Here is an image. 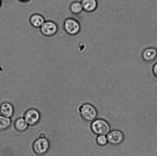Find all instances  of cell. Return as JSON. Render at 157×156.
<instances>
[{"label":"cell","instance_id":"obj_1","mask_svg":"<svg viewBox=\"0 0 157 156\" xmlns=\"http://www.w3.org/2000/svg\"><path fill=\"white\" fill-rule=\"evenodd\" d=\"M91 129L94 134L98 136L107 135L110 131V126L105 120L96 119L92 122Z\"/></svg>","mask_w":157,"mask_h":156},{"label":"cell","instance_id":"obj_2","mask_svg":"<svg viewBox=\"0 0 157 156\" xmlns=\"http://www.w3.org/2000/svg\"><path fill=\"white\" fill-rule=\"evenodd\" d=\"M80 115L85 121L92 122L96 120L98 115V111L94 106L90 103H85L79 109Z\"/></svg>","mask_w":157,"mask_h":156},{"label":"cell","instance_id":"obj_3","mask_svg":"<svg viewBox=\"0 0 157 156\" xmlns=\"http://www.w3.org/2000/svg\"><path fill=\"white\" fill-rule=\"evenodd\" d=\"M63 27L67 34L75 36L80 33L81 26L79 22L73 18H67L63 23Z\"/></svg>","mask_w":157,"mask_h":156},{"label":"cell","instance_id":"obj_4","mask_svg":"<svg viewBox=\"0 0 157 156\" xmlns=\"http://www.w3.org/2000/svg\"><path fill=\"white\" fill-rule=\"evenodd\" d=\"M50 148V142L45 138L38 139L34 143L33 146L34 152L38 155H45Z\"/></svg>","mask_w":157,"mask_h":156},{"label":"cell","instance_id":"obj_5","mask_svg":"<svg viewBox=\"0 0 157 156\" xmlns=\"http://www.w3.org/2000/svg\"><path fill=\"white\" fill-rule=\"evenodd\" d=\"M40 29L41 33L47 37L54 36L58 31L57 24L54 21L50 20L45 21Z\"/></svg>","mask_w":157,"mask_h":156},{"label":"cell","instance_id":"obj_6","mask_svg":"<svg viewBox=\"0 0 157 156\" xmlns=\"http://www.w3.org/2000/svg\"><path fill=\"white\" fill-rule=\"evenodd\" d=\"M108 142L113 146H118L123 143L124 135L123 132L118 130L110 131L107 134Z\"/></svg>","mask_w":157,"mask_h":156},{"label":"cell","instance_id":"obj_7","mask_svg":"<svg viewBox=\"0 0 157 156\" xmlns=\"http://www.w3.org/2000/svg\"><path fill=\"white\" fill-rule=\"evenodd\" d=\"M24 119L28 125L34 126L39 122L40 114L36 110L31 109L26 111Z\"/></svg>","mask_w":157,"mask_h":156},{"label":"cell","instance_id":"obj_8","mask_svg":"<svg viewBox=\"0 0 157 156\" xmlns=\"http://www.w3.org/2000/svg\"><path fill=\"white\" fill-rule=\"evenodd\" d=\"M141 58L144 62L151 63L157 59V49L153 47L146 48L141 53Z\"/></svg>","mask_w":157,"mask_h":156},{"label":"cell","instance_id":"obj_9","mask_svg":"<svg viewBox=\"0 0 157 156\" xmlns=\"http://www.w3.org/2000/svg\"><path fill=\"white\" fill-rule=\"evenodd\" d=\"M45 21L44 17L38 13L33 14L30 16L29 19L31 25L36 28H40Z\"/></svg>","mask_w":157,"mask_h":156},{"label":"cell","instance_id":"obj_10","mask_svg":"<svg viewBox=\"0 0 157 156\" xmlns=\"http://www.w3.org/2000/svg\"><path fill=\"white\" fill-rule=\"evenodd\" d=\"M81 2L83 10L88 13L94 12L98 7L97 0H81Z\"/></svg>","mask_w":157,"mask_h":156},{"label":"cell","instance_id":"obj_11","mask_svg":"<svg viewBox=\"0 0 157 156\" xmlns=\"http://www.w3.org/2000/svg\"><path fill=\"white\" fill-rule=\"evenodd\" d=\"M13 107L8 102H4L0 105V114L6 117L10 118L13 115Z\"/></svg>","mask_w":157,"mask_h":156},{"label":"cell","instance_id":"obj_12","mask_svg":"<svg viewBox=\"0 0 157 156\" xmlns=\"http://www.w3.org/2000/svg\"><path fill=\"white\" fill-rule=\"evenodd\" d=\"M70 9L71 13L76 15L80 14L83 10L81 2L78 1H74L71 3Z\"/></svg>","mask_w":157,"mask_h":156},{"label":"cell","instance_id":"obj_13","mask_svg":"<svg viewBox=\"0 0 157 156\" xmlns=\"http://www.w3.org/2000/svg\"><path fill=\"white\" fill-rule=\"evenodd\" d=\"M28 125L26 123L25 119L19 118L15 121L14 123V127L15 129L19 132H24L27 129Z\"/></svg>","mask_w":157,"mask_h":156},{"label":"cell","instance_id":"obj_14","mask_svg":"<svg viewBox=\"0 0 157 156\" xmlns=\"http://www.w3.org/2000/svg\"><path fill=\"white\" fill-rule=\"evenodd\" d=\"M11 121L9 118L0 115V131L6 130L10 126Z\"/></svg>","mask_w":157,"mask_h":156},{"label":"cell","instance_id":"obj_15","mask_svg":"<svg viewBox=\"0 0 157 156\" xmlns=\"http://www.w3.org/2000/svg\"><path fill=\"white\" fill-rule=\"evenodd\" d=\"M96 143L97 144L100 146H106L108 143L107 137L105 135L98 136L96 139Z\"/></svg>","mask_w":157,"mask_h":156},{"label":"cell","instance_id":"obj_16","mask_svg":"<svg viewBox=\"0 0 157 156\" xmlns=\"http://www.w3.org/2000/svg\"><path fill=\"white\" fill-rule=\"evenodd\" d=\"M152 71L154 75L157 78V63L153 66Z\"/></svg>","mask_w":157,"mask_h":156},{"label":"cell","instance_id":"obj_17","mask_svg":"<svg viewBox=\"0 0 157 156\" xmlns=\"http://www.w3.org/2000/svg\"><path fill=\"white\" fill-rule=\"evenodd\" d=\"M32 1V0H18V2L22 3H27Z\"/></svg>","mask_w":157,"mask_h":156},{"label":"cell","instance_id":"obj_18","mask_svg":"<svg viewBox=\"0 0 157 156\" xmlns=\"http://www.w3.org/2000/svg\"><path fill=\"white\" fill-rule=\"evenodd\" d=\"M45 134L44 133H42L40 134L39 136V138H45Z\"/></svg>","mask_w":157,"mask_h":156},{"label":"cell","instance_id":"obj_19","mask_svg":"<svg viewBox=\"0 0 157 156\" xmlns=\"http://www.w3.org/2000/svg\"><path fill=\"white\" fill-rule=\"evenodd\" d=\"M2 0H0V8H1L2 5Z\"/></svg>","mask_w":157,"mask_h":156}]
</instances>
